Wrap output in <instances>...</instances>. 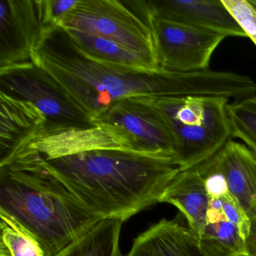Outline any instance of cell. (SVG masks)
I'll list each match as a JSON object with an SVG mask.
<instances>
[{"mask_svg": "<svg viewBox=\"0 0 256 256\" xmlns=\"http://www.w3.org/2000/svg\"><path fill=\"white\" fill-rule=\"evenodd\" d=\"M210 198H218L229 194L227 180L222 172L215 155L198 164Z\"/></svg>", "mask_w": 256, "mask_h": 256, "instance_id": "cell-20", "label": "cell"}, {"mask_svg": "<svg viewBox=\"0 0 256 256\" xmlns=\"http://www.w3.org/2000/svg\"><path fill=\"white\" fill-rule=\"evenodd\" d=\"M246 256H256V216L250 220V230L245 239Z\"/></svg>", "mask_w": 256, "mask_h": 256, "instance_id": "cell-23", "label": "cell"}, {"mask_svg": "<svg viewBox=\"0 0 256 256\" xmlns=\"http://www.w3.org/2000/svg\"><path fill=\"white\" fill-rule=\"evenodd\" d=\"M78 0H46V14L49 24H59L74 8Z\"/></svg>", "mask_w": 256, "mask_h": 256, "instance_id": "cell-22", "label": "cell"}, {"mask_svg": "<svg viewBox=\"0 0 256 256\" xmlns=\"http://www.w3.org/2000/svg\"><path fill=\"white\" fill-rule=\"evenodd\" d=\"M0 211L36 236L54 256L103 220L29 151L0 162Z\"/></svg>", "mask_w": 256, "mask_h": 256, "instance_id": "cell-3", "label": "cell"}, {"mask_svg": "<svg viewBox=\"0 0 256 256\" xmlns=\"http://www.w3.org/2000/svg\"><path fill=\"white\" fill-rule=\"evenodd\" d=\"M126 256H208L198 236L178 218H164L134 239Z\"/></svg>", "mask_w": 256, "mask_h": 256, "instance_id": "cell-11", "label": "cell"}, {"mask_svg": "<svg viewBox=\"0 0 256 256\" xmlns=\"http://www.w3.org/2000/svg\"><path fill=\"white\" fill-rule=\"evenodd\" d=\"M228 100L208 96L156 100L173 137L174 161L179 170L206 161L230 140Z\"/></svg>", "mask_w": 256, "mask_h": 256, "instance_id": "cell-4", "label": "cell"}, {"mask_svg": "<svg viewBox=\"0 0 256 256\" xmlns=\"http://www.w3.org/2000/svg\"><path fill=\"white\" fill-rule=\"evenodd\" d=\"M250 4H251L252 5L256 10V0H250Z\"/></svg>", "mask_w": 256, "mask_h": 256, "instance_id": "cell-24", "label": "cell"}, {"mask_svg": "<svg viewBox=\"0 0 256 256\" xmlns=\"http://www.w3.org/2000/svg\"><path fill=\"white\" fill-rule=\"evenodd\" d=\"M0 256H46L38 240L16 218L0 211Z\"/></svg>", "mask_w": 256, "mask_h": 256, "instance_id": "cell-18", "label": "cell"}, {"mask_svg": "<svg viewBox=\"0 0 256 256\" xmlns=\"http://www.w3.org/2000/svg\"><path fill=\"white\" fill-rule=\"evenodd\" d=\"M26 148L103 220L124 222L158 203L180 172L173 157L132 150L102 125L41 134Z\"/></svg>", "mask_w": 256, "mask_h": 256, "instance_id": "cell-1", "label": "cell"}, {"mask_svg": "<svg viewBox=\"0 0 256 256\" xmlns=\"http://www.w3.org/2000/svg\"></svg>", "mask_w": 256, "mask_h": 256, "instance_id": "cell-25", "label": "cell"}, {"mask_svg": "<svg viewBox=\"0 0 256 256\" xmlns=\"http://www.w3.org/2000/svg\"><path fill=\"white\" fill-rule=\"evenodd\" d=\"M112 128L138 152L174 156L173 137L156 100L130 97L116 102L95 120Z\"/></svg>", "mask_w": 256, "mask_h": 256, "instance_id": "cell-7", "label": "cell"}, {"mask_svg": "<svg viewBox=\"0 0 256 256\" xmlns=\"http://www.w3.org/2000/svg\"><path fill=\"white\" fill-rule=\"evenodd\" d=\"M234 18L256 46V10L247 0H222Z\"/></svg>", "mask_w": 256, "mask_h": 256, "instance_id": "cell-21", "label": "cell"}, {"mask_svg": "<svg viewBox=\"0 0 256 256\" xmlns=\"http://www.w3.org/2000/svg\"><path fill=\"white\" fill-rule=\"evenodd\" d=\"M198 236L208 256H246L245 238L223 215L221 198H210L206 223Z\"/></svg>", "mask_w": 256, "mask_h": 256, "instance_id": "cell-15", "label": "cell"}, {"mask_svg": "<svg viewBox=\"0 0 256 256\" xmlns=\"http://www.w3.org/2000/svg\"><path fill=\"white\" fill-rule=\"evenodd\" d=\"M0 162L44 132L46 120L38 109L28 102L0 94Z\"/></svg>", "mask_w": 256, "mask_h": 256, "instance_id": "cell-13", "label": "cell"}, {"mask_svg": "<svg viewBox=\"0 0 256 256\" xmlns=\"http://www.w3.org/2000/svg\"><path fill=\"white\" fill-rule=\"evenodd\" d=\"M0 94L28 102L38 109L46 120L42 134L98 126L32 60L0 68Z\"/></svg>", "mask_w": 256, "mask_h": 256, "instance_id": "cell-6", "label": "cell"}, {"mask_svg": "<svg viewBox=\"0 0 256 256\" xmlns=\"http://www.w3.org/2000/svg\"><path fill=\"white\" fill-rule=\"evenodd\" d=\"M32 60L44 70L94 122L112 104L130 97L161 100L186 98L196 91L190 72L126 68L84 53L60 24L46 28Z\"/></svg>", "mask_w": 256, "mask_h": 256, "instance_id": "cell-2", "label": "cell"}, {"mask_svg": "<svg viewBox=\"0 0 256 256\" xmlns=\"http://www.w3.org/2000/svg\"><path fill=\"white\" fill-rule=\"evenodd\" d=\"M160 202L178 208L186 218L188 227L198 236L206 223L210 198L196 166L180 170L164 188Z\"/></svg>", "mask_w": 256, "mask_h": 256, "instance_id": "cell-14", "label": "cell"}, {"mask_svg": "<svg viewBox=\"0 0 256 256\" xmlns=\"http://www.w3.org/2000/svg\"><path fill=\"white\" fill-rule=\"evenodd\" d=\"M59 24L110 40L160 68L148 0H78Z\"/></svg>", "mask_w": 256, "mask_h": 256, "instance_id": "cell-5", "label": "cell"}, {"mask_svg": "<svg viewBox=\"0 0 256 256\" xmlns=\"http://www.w3.org/2000/svg\"><path fill=\"white\" fill-rule=\"evenodd\" d=\"M67 31L84 53L100 62L137 70H160L137 54L110 40L79 31Z\"/></svg>", "mask_w": 256, "mask_h": 256, "instance_id": "cell-16", "label": "cell"}, {"mask_svg": "<svg viewBox=\"0 0 256 256\" xmlns=\"http://www.w3.org/2000/svg\"><path fill=\"white\" fill-rule=\"evenodd\" d=\"M50 26L46 0H0V68L32 60Z\"/></svg>", "mask_w": 256, "mask_h": 256, "instance_id": "cell-9", "label": "cell"}, {"mask_svg": "<svg viewBox=\"0 0 256 256\" xmlns=\"http://www.w3.org/2000/svg\"><path fill=\"white\" fill-rule=\"evenodd\" d=\"M122 222L118 220H102L54 256H122L120 240Z\"/></svg>", "mask_w": 256, "mask_h": 256, "instance_id": "cell-17", "label": "cell"}, {"mask_svg": "<svg viewBox=\"0 0 256 256\" xmlns=\"http://www.w3.org/2000/svg\"><path fill=\"white\" fill-rule=\"evenodd\" d=\"M232 137L241 139L256 154V95L228 104Z\"/></svg>", "mask_w": 256, "mask_h": 256, "instance_id": "cell-19", "label": "cell"}, {"mask_svg": "<svg viewBox=\"0 0 256 256\" xmlns=\"http://www.w3.org/2000/svg\"><path fill=\"white\" fill-rule=\"evenodd\" d=\"M160 68L172 72L210 70L211 56L226 37L182 24L152 17Z\"/></svg>", "mask_w": 256, "mask_h": 256, "instance_id": "cell-8", "label": "cell"}, {"mask_svg": "<svg viewBox=\"0 0 256 256\" xmlns=\"http://www.w3.org/2000/svg\"><path fill=\"white\" fill-rule=\"evenodd\" d=\"M229 192L248 218L256 216V154L230 140L215 154Z\"/></svg>", "mask_w": 256, "mask_h": 256, "instance_id": "cell-12", "label": "cell"}, {"mask_svg": "<svg viewBox=\"0 0 256 256\" xmlns=\"http://www.w3.org/2000/svg\"><path fill=\"white\" fill-rule=\"evenodd\" d=\"M152 17L182 24L224 37H247L220 1L148 0Z\"/></svg>", "mask_w": 256, "mask_h": 256, "instance_id": "cell-10", "label": "cell"}]
</instances>
